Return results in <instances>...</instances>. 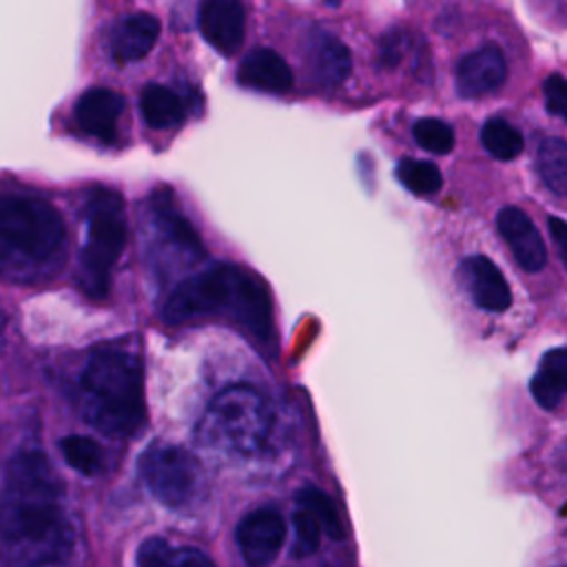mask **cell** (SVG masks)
I'll return each instance as SVG.
<instances>
[{"label": "cell", "mask_w": 567, "mask_h": 567, "mask_svg": "<svg viewBox=\"0 0 567 567\" xmlns=\"http://www.w3.org/2000/svg\"><path fill=\"white\" fill-rule=\"evenodd\" d=\"M297 503H299V507L310 509V512L319 518L323 532H326L330 538H334V540H341V538H343V525H341V518H339L337 507H334V503L330 501V496H326L321 489L308 485V487H301V489L297 492Z\"/></svg>", "instance_id": "cell-25"}, {"label": "cell", "mask_w": 567, "mask_h": 567, "mask_svg": "<svg viewBox=\"0 0 567 567\" xmlns=\"http://www.w3.org/2000/svg\"><path fill=\"white\" fill-rule=\"evenodd\" d=\"M237 80L257 91L286 93L292 86V71L277 51L257 47L239 62Z\"/></svg>", "instance_id": "cell-16"}, {"label": "cell", "mask_w": 567, "mask_h": 567, "mask_svg": "<svg viewBox=\"0 0 567 567\" xmlns=\"http://www.w3.org/2000/svg\"><path fill=\"white\" fill-rule=\"evenodd\" d=\"M60 452L64 461L80 474L93 476L102 467V450L100 445L82 434H71L60 441Z\"/></svg>", "instance_id": "cell-24"}, {"label": "cell", "mask_w": 567, "mask_h": 567, "mask_svg": "<svg viewBox=\"0 0 567 567\" xmlns=\"http://www.w3.org/2000/svg\"><path fill=\"white\" fill-rule=\"evenodd\" d=\"M140 111L151 128H173L179 126L186 109L175 91L164 84H148L140 95Z\"/></svg>", "instance_id": "cell-19"}, {"label": "cell", "mask_w": 567, "mask_h": 567, "mask_svg": "<svg viewBox=\"0 0 567 567\" xmlns=\"http://www.w3.org/2000/svg\"><path fill=\"white\" fill-rule=\"evenodd\" d=\"M536 166L545 186L567 197V142L560 137H547L538 144Z\"/></svg>", "instance_id": "cell-20"}, {"label": "cell", "mask_w": 567, "mask_h": 567, "mask_svg": "<svg viewBox=\"0 0 567 567\" xmlns=\"http://www.w3.org/2000/svg\"><path fill=\"white\" fill-rule=\"evenodd\" d=\"M235 538L246 567H270L284 547V516L270 507L252 509L239 520Z\"/></svg>", "instance_id": "cell-8"}, {"label": "cell", "mask_w": 567, "mask_h": 567, "mask_svg": "<svg viewBox=\"0 0 567 567\" xmlns=\"http://www.w3.org/2000/svg\"><path fill=\"white\" fill-rule=\"evenodd\" d=\"M412 135L421 148L434 155H445L454 148V131L439 117H421L412 126Z\"/></svg>", "instance_id": "cell-26"}, {"label": "cell", "mask_w": 567, "mask_h": 567, "mask_svg": "<svg viewBox=\"0 0 567 567\" xmlns=\"http://www.w3.org/2000/svg\"><path fill=\"white\" fill-rule=\"evenodd\" d=\"M496 226L523 270L536 272L545 266L547 250L538 228L534 226L527 213H523L516 206H505L496 217Z\"/></svg>", "instance_id": "cell-13"}, {"label": "cell", "mask_w": 567, "mask_h": 567, "mask_svg": "<svg viewBox=\"0 0 567 567\" xmlns=\"http://www.w3.org/2000/svg\"><path fill=\"white\" fill-rule=\"evenodd\" d=\"M481 142L489 155L509 162L523 151V135L503 117H489L481 128Z\"/></svg>", "instance_id": "cell-22"}, {"label": "cell", "mask_w": 567, "mask_h": 567, "mask_svg": "<svg viewBox=\"0 0 567 567\" xmlns=\"http://www.w3.org/2000/svg\"><path fill=\"white\" fill-rule=\"evenodd\" d=\"M549 233L551 239L558 246V255L563 259V266L567 268V221L560 217H549Z\"/></svg>", "instance_id": "cell-32"}, {"label": "cell", "mask_w": 567, "mask_h": 567, "mask_svg": "<svg viewBox=\"0 0 567 567\" xmlns=\"http://www.w3.org/2000/svg\"><path fill=\"white\" fill-rule=\"evenodd\" d=\"M270 427L264 396L250 385L237 383L213 396L199 423V439L206 445L252 454L261 450Z\"/></svg>", "instance_id": "cell-3"}, {"label": "cell", "mask_w": 567, "mask_h": 567, "mask_svg": "<svg viewBox=\"0 0 567 567\" xmlns=\"http://www.w3.org/2000/svg\"><path fill=\"white\" fill-rule=\"evenodd\" d=\"M157 35H159V22L155 16L144 11L122 16L111 31V40H109L111 55L120 64L142 60L155 47Z\"/></svg>", "instance_id": "cell-15"}, {"label": "cell", "mask_w": 567, "mask_h": 567, "mask_svg": "<svg viewBox=\"0 0 567 567\" xmlns=\"http://www.w3.org/2000/svg\"><path fill=\"white\" fill-rule=\"evenodd\" d=\"M124 111V97L113 89L95 86L80 95L75 102V122L80 128L102 142H111L115 137L117 120Z\"/></svg>", "instance_id": "cell-14"}, {"label": "cell", "mask_w": 567, "mask_h": 567, "mask_svg": "<svg viewBox=\"0 0 567 567\" xmlns=\"http://www.w3.org/2000/svg\"><path fill=\"white\" fill-rule=\"evenodd\" d=\"M565 567H567V565H565Z\"/></svg>", "instance_id": "cell-33"}, {"label": "cell", "mask_w": 567, "mask_h": 567, "mask_svg": "<svg viewBox=\"0 0 567 567\" xmlns=\"http://www.w3.org/2000/svg\"><path fill=\"white\" fill-rule=\"evenodd\" d=\"M538 372H543L560 392H567V348L549 350L540 359Z\"/></svg>", "instance_id": "cell-28"}, {"label": "cell", "mask_w": 567, "mask_h": 567, "mask_svg": "<svg viewBox=\"0 0 567 567\" xmlns=\"http://www.w3.org/2000/svg\"><path fill=\"white\" fill-rule=\"evenodd\" d=\"M84 419L109 436H133L146 419L142 363L124 348L91 354L82 379Z\"/></svg>", "instance_id": "cell-2"}, {"label": "cell", "mask_w": 567, "mask_h": 567, "mask_svg": "<svg viewBox=\"0 0 567 567\" xmlns=\"http://www.w3.org/2000/svg\"><path fill=\"white\" fill-rule=\"evenodd\" d=\"M64 239L60 213L35 197H4L0 202V248L2 259L22 261L51 259Z\"/></svg>", "instance_id": "cell-5"}, {"label": "cell", "mask_w": 567, "mask_h": 567, "mask_svg": "<svg viewBox=\"0 0 567 567\" xmlns=\"http://www.w3.org/2000/svg\"><path fill=\"white\" fill-rule=\"evenodd\" d=\"M2 551L11 567H60L73 549V527L60 483L38 450L11 456L2 485Z\"/></svg>", "instance_id": "cell-1"}, {"label": "cell", "mask_w": 567, "mask_h": 567, "mask_svg": "<svg viewBox=\"0 0 567 567\" xmlns=\"http://www.w3.org/2000/svg\"><path fill=\"white\" fill-rule=\"evenodd\" d=\"M140 476L148 492L166 507L179 509L195 501L202 487L197 458L177 445L153 443L140 456Z\"/></svg>", "instance_id": "cell-7"}, {"label": "cell", "mask_w": 567, "mask_h": 567, "mask_svg": "<svg viewBox=\"0 0 567 567\" xmlns=\"http://www.w3.org/2000/svg\"><path fill=\"white\" fill-rule=\"evenodd\" d=\"M244 270L230 264H215L182 281L166 299L162 317L166 323H186L213 312H235Z\"/></svg>", "instance_id": "cell-6"}, {"label": "cell", "mask_w": 567, "mask_h": 567, "mask_svg": "<svg viewBox=\"0 0 567 567\" xmlns=\"http://www.w3.org/2000/svg\"><path fill=\"white\" fill-rule=\"evenodd\" d=\"M396 177L414 195H434L443 184L439 166L416 157H403L396 164Z\"/></svg>", "instance_id": "cell-23"}, {"label": "cell", "mask_w": 567, "mask_h": 567, "mask_svg": "<svg viewBox=\"0 0 567 567\" xmlns=\"http://www.w3.org/2000/svg\"><path fill=\"white\" fill-rule=\"evenodd\" d=\"M403 47H405L403 33L399 29L388 31L381 40V47H379V62L383 66H396L401 55H403Z\"/></svg>", "instance_id": "cell-31"}, {"label": "cell", "mask_w": 567, "mask_h": 567, "mask_svg": "<svg viewBox=\"0 0 567 567\" xmlns=\"http://www.w3.org/2000/svg\"><path fill=\"white\" fill-rule=\"evenodd\" d=\"M153 217H155V224L157 228L175 244L179 246L182 250H186L188 255L193 257H202L204 255V246L195 233V228L186 221L184 215H179L177 210H173L168 204H164V199L155 197V204H153Z\"/></svg>", "instance_id": "cell-21"}, {"label": "cell", "mask_w": 567, "mask_h": 567, "mask_svg": "<svg viewBox=\"0 0 567 567\" xmlns=\"http://www.w3.org/2000/svg\"><path fill=\"white\" fill-rule=\"evenodd\" d=\"M306 64L310 78L321 86L341 84L352 69V58L348 47L332 33L323 29H312L303 44Z\"/></svg>", "instance_id": "cell-12"}, {"label": "cell", "mask_w": 567, "mask_h": 567, "mask_svg": "<svg viewBox=\"0 0 567 567\" xmlns=\"http://www.w3.org/2000/svg\"><path fill=\"white\" fill-rule=\"evenodd\" d=\"M199 31L221 55L239 51L246 31L244 7L235 0H208L199 7Z\"/></svg>", "instance_id": "cell-10"}, {"label": "cell", "mask_w": 567, "mask_h": 567, "mask_svg": "<svg viewBox=\"0 0 567 567\" xmlns=\"http://www.w3.org/2000/svg\"><path fill=\"white\" fill-rule=\"evenodd\" d=\"M137 567H215L210 558L190 545L173 547L168 540L153 536L137 549Z\"/></svg>", "instance_id": "cell-17"}, {"label": "cell", "mask_w": 567, "mask_h": 567, "mask_svg": "<svg viewBox=\"0 0 567 567\" xmlns=\"http://www.w3.org/2000/svg\"><path fill=\"white\" fill-rule=\"evenodd\" d=\"M529 390H532L534 401L545 410H554L563 399V392L543 372L534 374V379L529 383Z\"/></svg>", "instance_id": "cell-30"}, {"label": "cell", "mask_w": 567, "mask_h": 567, "mask_svg": "<svg viewBox=\"0 0 567 567\" xmlns=\"http://www.w3.org/2000/svg\"><path fill=\"white\" fill-rule=\"evenodd\" d=\"M233 317L237 321H241L250 332H255L257 337L266 339L270 334V299L266 288L261 286L259 279H255L250 272L244 275L241 281V290H239V301L235 306Z\"/></svg>", "instance_id": "cell-18"}, {"label": "cell", "mask_w": 567, "mask_h": 567, "mask_svg": "<svg viewBox=\"0 0 567 567\" xmlns=\"http://www.w3.org/2000/svg\"><path fill=\"white\" fill-rule=\"evenodd\" d=\"M507 75L501 47L483 44L456 64V91L463 97H481L496 91Z\"/></svg>", "instance_id": "cell-11"}, {"label": "cell", "mask_w": 567, "mask_h": 567, "mask_svg": "<svg viewBox=\"0 0 567 567\" xmlns=\"http://www.w3.org/2000/svg\"><path fill=\"white\" fill-rule=\"evenodd\" d=\"M86 244L80 255V286L102 299L109 292L111 270L126 244L124 202L111 188H93L86 204Z\"/></svg>", "instance_id": "cell-4"}, {"label": "cell", "mask_w": 567, "mask_h": 567, "mask_svg": "<svg viewBox=\"0 0 567 567\" xmlns=\"http://www.w3.org/2000/svg\"><path fill=\"white\" fill-rule=\"evenodd\" d=\"M456 279L474 306L487 312H503L512 303L509 286L496 264L483 255L465 257L458 264Z\"/></svg>", "instance_id": "cell-9"}, {"label": "cell", "mask_w": 567, "mask_h": 567, "mask_svg": "<svg viewBox=\"0 0 567 567\" xmlns=\"http://www.w3.org/2000/svg\"><path fill=\"white\" fill-rule=\"evenodd\" d=\"M292 527H295V545H292V554L295 556H310L317 551L319 547V538H321V523L319 518L306 509V507H299L295 514H292Z\"/></svg>", "instance_id": "cell-27"}, {"label": "cell", "mask_w": 567, "mask_h": 567, "mask_svg": "<svg viewBox=\"0 0 567 567\" xmlns=\"http://www.w3.org/2000/svg\"><path fill=\"white\" fill-rule=\"evenodd\" d=\"M545 104L551 115H558L567 122V78L554 73L543 84Z\"/></svg>", "instance_id": "cell-29"}]
</instances>
